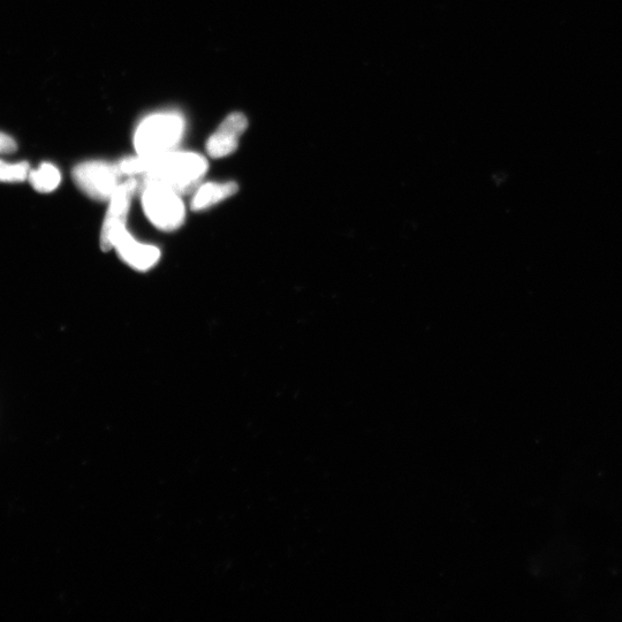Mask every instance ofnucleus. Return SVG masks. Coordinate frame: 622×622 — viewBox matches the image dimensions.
Instances as JSON below:
<instances>
[{
    "mask_svg": "<svg viewBox=\"0 0 622 622\" xmlns=\"http://www.w3.org/2000/svg\"><path fill=\"white\" fill-rule=\"evenodd\" d=\"M150 158V168L144 174L142 185H161L180 195L195 191L209 168L206 158L185 151H171L169 154Z\"/></svg>",
    "mask_w": 622,
    "mask_h": 622,
    "instance_id": "1",
    "label": "nucleus"
},
{
    "mask_svg": "<svg viewBox=\"0 0 622 622\" xmlns=\"http://www.w3.org/2000/svg\"><path fill=\"white\" fill-rule=\"evenodd\" d=\"M185 119L179 113L163 112L141 121L134 134L140 156L158 157L171 153L185 133Z\"/></svg>",
    "mask_w": 622,
    "mask_h": 622,
    "instance_id": "2",
    "label": "nucleus"
},
{
    "mask_svg": "<svg viewBox=\"0 0 622 622\" xmlns=\"http://www.w3.org/2000/svg\"><path fill=\"white\" fill-rule=\"evenodd\" d=\"M141 203L144 215L158 230L174 232L185 223V203L181 195L173 189L161 185L144 184Z\"/></svg>",
    "mask_w": 622,
    "mask_h": 622,
    "instance_id": "3",
    "label": "nucleus"
},
{
    "mask_svg": "<svg viewBox=\"0 0 622 622\" xmlns=\"http://www.w3.org/2000/svg\"><path fill=\"white\" fill-rule=\"evenodd\" d=\"M73 180L90 199L109 201L121 184L119 165L102 161L81 163L73 169Z\"/></svg>",
    "mask_w": 622,
    "mask_h": 622,
    "instance_id": "4",
    "label": "nucleus"
},
{
    "mask_svg": "<svg viewBox=\"0 0 622 622\" xmlns=\"http://www.w3.org/2000/svg\"><path fill=\"white\" fill-rule=\"evenodd\" d=\"M112 248L121 260L136 271L146 272L153 269L161 260V250L155 246L142 244L132 237L126 225H120L113 230L108 242L104 247V252H109Z\"/></svg>",
    "mask_w": 622,
    "mask_h": 622,
    "instance_id": "5",
    "label": "nucleus"
},
{
    "mask_svg": "<svg viewBox=\"0 0 622 622\" xmlns=\"http://www.w3.org/2000/svg\"><path fill=\"white\" fill-rule=\"evenodd\" d=\"M248 120L242 113L234 112L227 117L207 142L208 155L211 158L230 156L238 149L239 140L247 130Z\"/></svg>",
    "mask_w": 622,
    "mask_h": 622,
    "instance_id": "6",
    "label": "nucleus"
},
{
    "mask_svg": "<svg viewBox=\"0 0 622 622\" xmlns=\"http://www.w3.org/2000/svg\"><path fill=\"white\" fill-rule=\"evenodd\" d=\"M139 187L138 180L131 178L121 182L116 192L109 200V209L106 212L101 232V248L104 249L110 233L120 225H126L130 212L133 195Z\"/></svg>",
    "mask_w": 622,
    "mask_h": 622,
    "instance_id": "7",
    "label": "nucleus"
},
{
    "mask_svg": "<svg viewBox=\"0 0 622 622\" xmlns=\"http://www.w3.org/2000/svg\"><path fill=\"white\" fill-rule=\"evenodd\" d=\"M238 189V185L233 181L224 182V184H217V182L203 184L195 189L191 208L193 211H202L214 207L229 199L238 192Z\"/></svg>",
    "mask_w": 622,
    "mask_h": 622,
    "instance_id": "8",
    "label": "nucleus"
},
{
    "mask_svg": "<svg viewBox=\"0 0 622 622\" xmlns=\"http://www.w3.org/2000/svg\"><path fill=\"white\" fill-rule=\"evenodd\" d=\"M28 180L35 191L47 194L56 191L62 182V174L55 165L43 163L39 168L30 170Z\"/></svg>",
    "mask_w": 622,
    "mask_h": 622,
    "instance_id": "9",
    "label": "nucleus"
},
{
    "mask_svg": "<svg viewBox=\"0 0 622 622\" xmlns=\"http://www.w3.org/2000/svg\"><path fill=\"white\" fill-rule=\"evenodd\" d=\"M30 166L27 162L17 164L6 163L0 159V182H22L28 179Z\"/></svg>",
    "mask_w": 622,
    "mask_h": 622,
    "instance_id": "10",
    "label": "nucleus"
},
{
    "mask_svg": "<svg viewBox=\"0 0 622 622\" xmlns=\"http://www.w3.org/2000/svg\"><path fill=\"white\" fill-rule=\"evenodd\" d=\"M17 148V142L11 136L0 132V155L12 154Z\"/></svg>",
    "mask_w": 622,
    "mask_h": 622,
    "instance_id": "11",
    "label": "nucleus"
}]
</instances>
